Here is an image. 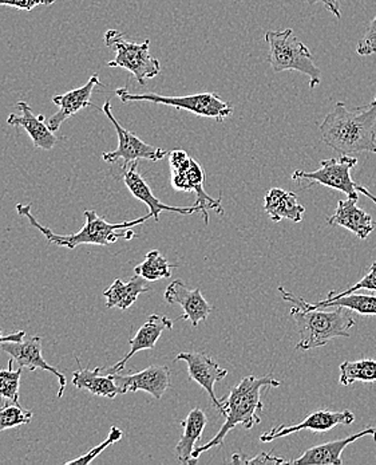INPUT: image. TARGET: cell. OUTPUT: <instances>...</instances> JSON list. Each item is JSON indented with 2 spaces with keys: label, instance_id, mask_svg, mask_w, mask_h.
I'll use <instances>...</instances> for the list:
<instances>
[{
  "label": "cell",
  "instance_id": "3",
  "mask_svg": "<svg viewBox=\"0 0 376 465\" xmlns=\"http://www.w3.org/2000/svg\"><path fill=\"white\" fill-rule=\"evenodd\" d=\"M282 382L272 376H264L257 379L255 376H246L240 383L229 389L227 399L221 400L224 405V422L217 435L210 440L207 444L198 445L193 452V458L198 461L203 453L215 447H221L227 435L235 430L237 425H243L246 430H252L261 422L259 413L263 411L264 404L261 401V391L266 388H279Z\"/></svg>",
  "mask_w": 376,
  "mask_h": 465
},
{
  "label": "cell",
  "instance_id": "29",
  "mask_svg": "<svg viewBox=\"0 0 376 465\" xmlns=\"http://www.w3.org/2000/svg\"><path fill=\"white\" fill-rule=\"evenodd\" d=\"M33 417V411L24 410L21 405L5 401V405L0 408V432L30 424Z\"/></svg>",
  "mask_w": 376,
  "mask_h": 465
},
{
  "label": "cell",
  "instance_id": "12",
  "mask_svg": "<svg viewBox=\"0 0 376 465\" xmlns=\"http://www.w3.org/2000/svg\"><path fill=\"white\" fill-rule=\"evenodd\" d=\"M2 351L14 358V361L18 363V368H27L31 371L41 369V371L54 374L59 381L58 397L61 399L63 396L64 389L67 386L66 376L44 361L43 356H42V338L39 335H34V337L22 341V342L2 343Z\"/></svg>",
  "mask_w": 376,
  "mask_h": 465
},
{
  "label": "cell",
  "instance_id": "32",
  "mask_svg": "<svg viewBox=\"0 0 376 465\" xmlns=\"http://www.w3.org/2000/svg\"><path fill=\"white\" fill-rule=\"evenodd\" d=\"M358 290H370V292H376V261L372 263L369 274L363 276L358 283L353 284V286H351L350 289L344 290V292H328L325 300H333V298L342 297V295L353 294V292H358Z\"/></svg>",
  "mask_w": 376,
  "mask_h": 465
},
{
  "label": "cell",
  "instance_id": "16",
  "mask_svg": "<svg viewBox=\"0 0 376 465\" xmlns=\"http://www.w3.org/2000/svg\"><path fill=\"white\" fill-rule=\"evenodd\" d=\"M97 87H103V84L101 83L98 74H92L82 87L53 97V103L59 106V110L50 117L49 123H47L49 128L55 134L64 121L69 120L70 117L77 114L78 112L87 108V106H92L90 100H92V92Z\"/></svg>",
  "mask_w": 376,
  "mask_h": 465
},
{
  "label": "cell",
  "instance_id": "21",
  "mask_svg": "<svg viewBox=\"0 0 376 465\" xmlns=\"http://www.w3.org/2000/svg\"><path fill=\"white\" fill-rule=\"evenodd\" d=\"M207 424V414L200 408L190 411L187 419L181 422L184 432H182L178 444L176 445V455L179 463L185 465L198 463L193 458V452L198 447V442H200Z\"/></svg>",
  "mask_w": 376,
  "mask_h": 465
},
{
  "label": "cell",
  "instance_id": "30",
  "mask_svg": "<svg viewBox=\"0 0 376 465\" xmlns=\"http://www.w3.org/2000/svg\"><path fill=\"white\" fill-rule=\"evenodd\" d=\"M123 433L120 428L111 427V433H109L108 439L103 440L101 444H98L97 447L92 448L90 452H87L86 455L81 456V458L72 459V460L66 461V465H87L92 463L95 458L101 455L106 448L111 447V445L116 444V442L120 441L122 439Z\"/></svg>",
  "mask_w": 376,
  "mask_h": 465
},
{
  "label": "cell",
  "instance_id": "17",
  "mask_svg": "<svg viewBox=\"0 0 376 465\" xmlns=\"http://www.w3.org/2000/svg\"><path fill=\"white\" fill-rule=\"evenodd\" d=\"M16 108L21 110L22 113L21 114L13 113V114L8 115V125L24 129L36 148L52 151L57 143V137H55L54 132L49 128V125L44 123L46 121L44 114H34L33 109L24 101H19L16 104Z\"/></svg>",
  "mask_w": 376,
  "mask_h": 465
},
{
  "label": "cell",
  "instance_id": "39",
  "mask_svg": "<svg viewBox=\"0 0 376 465\" xmlns=\"http://www.w3.org/2000/svg\"><path fill=\"white\" fill-rule=\"evenodd\" d=\"M55 2H57V0H43L42 5H54Z\"/></svg>",
  "mask_w": 376,
  "mask_h": 465
},
{
  "label": "cell",
  "instance_id": "9",
  "mask_svg": "<svg viewBox=\"0 0 376 465\" xmlns=\"http://www.w3.org/2000/svg\"><path fill=\"white\" fill-rule=\"evenodd\" d=\"M102 112L105 113L106 117L113 124L114 128L118 134V148L113 152H106L103 153V162L109 164H116L118 162H122V169L128 168L139 160H150V162H159L164 159L168 153L164 149L157 148V146L149 145L144 141L140 140L136 134L131 132L126 131L111 112V101H105L102 106Z\"/></svg>",
  "mask_w": 376,
  "mask_h": 465
},
{
  "label": "cell",
  "instance_id": "18",
  "mask_svg": "<svg viewBox=\"0 0 376 465\" xmlns=\"http://www.w3.org/2000/svg\"><path fill=\"white\" fill-rule=\"evenodd\" d=\"M364 436H372L376 440V428H366L355 435L348 436L346 439L335 440V441L325 442V444L316 445L305 450L299 459L291 461L294 465H342V453L348 445L353 444L356 440L364 438Z\"/></svg>",
  "mask_w": 376,
  "mask_h": 465
},
{
  "label": "cell",
  "instance_id": "24",
  "mask_svg": "<svg viewBox=\"0 0 376 465\" xmlns=\"http://www.w3.org/2000/svg\"><path fill=\"white\" fill-rule=\"evenodd\" d=\"M102 368L90 369L80 368V371L72 373V385L80 391H87L98 397H105V399H116L118 394H122L120 386L114 381L113 374L108 376H101Z\"/></svg>",
  "mask_w": 376,
  "mask_h": 465
},
{
  "label": "cell",
  "instance_id": "33",
  "mask_svg": "<svg viewBox=\"0 0 376 465\" xmlns=\"http://www.w3.org/2000/svg\"><path fill=\"white\" fill-rule=\"evenodd\" d=\"M356 53L361 56H370L376 54V15L367 28L363 38L356 46Z\"/></svg>",
  "mask_w": 376,
  "mask_h": 465
},
{
  "label": "cell",
  "instance_id": "34",
  "mask_svg": "<svg viewBox=\"0 0 376 465\" xmlns=\"http://www.w3.org/2000/svg\"><path fill=\"white\" fill-rule=\"evenodd\" d=\"M190 159H192V157L188 156V153L185 151H179V149H177V151L170 152V168H172V171L184 169L185 166L189 165Z\"/></svg>",
  "mask_w": 376,
  "mask_h": 465
},
{
  "label": "cell",
  "instance_id": "38",
  "mask_svg": "<svg viewBox=\"0 0 376 465\" xmlns=\"http://www.w3.org/2000/svg\"><path fill=\"white\" fill-rule=\"evenodd\" d=\"M358 192H359V193L364 194V196L369 197V199L372 200V202H374L375 204H376V196H375V194H372L371 192L367 190L366 187H363V185L359 184Z\"/></svg>",
  "mask_w": 376,
  "mask_h": 465
},
{
  "label": "cell",
  "instance_id": "22",
  "mask_svg": "<svg viewBox=\"0 0 376 465\" xmlns=\"http://www.w3.org/2000/svg\"><path fill=\"white\" fill-rule=\"evenodd\" d=\"M264 210L275 223L285 219L300 223L305 213V208L300 204L297 194L282 188H272L268 191L264 197Z\"/></svg>",
  "mask_w": 376,
  "mask_h": 465
},
{
  "label": "cell",
  "instance_id": "13",
  "mask_svg": "<svg viewBox=\"0 0 376 465\" xmlns=\"http://www.w3.org/2000/svg\"><path fill=\"white\" fill-rule=\"evenodd\" d=\"M165 301L170 304H178L184 310L179 321H190L193 328L207 321L212 312V306L205 300L200 289L190 290L181 279H176L165 290Z\"/></svg>",
  "mask_w": 376,
  "mask_h": 465
},
{
  "label": "cell",
  "instance_id": "25",
  "mask_svg": "<svg viewBox=\"0 0 376 465\" xmlns=\"http://www.w3.org/2000/svg\"><path fill=\"white\" fill-rule=\"evenodd\" d=\"M313 309H330V307H344L352 312L361 315H376V295L350 294L333 300L320 301L318 303H310Z\"/></svg>",
  "mask_w": 376,
  "mask_h": 465
},
{
  "label": "cell",
  "instance_id": "5",
  "mask_svg": "<svg viewBox=\"0 0 376 465\" xmlns=\"http://www.w3.org/2000/svg\"><path fill=\"white\" fill-rule=\"evenodd\" d=\"M269 47L268 61L275 73L300 72L310 78L311 89H315L322 81V70L313 62V53L294 35L292 28L282 31H268L264 36Z\"/></svg>",
  "mask_w": 376,
  "mask_h": 465
},
{
  "label": "cell",
  "instance_id": "37",
  "mask_svg": "<svg viewBox=\"0 0 376 465\" xmlns=\"http://www.w3.org/2000/svg\"><path fill=\"white\" fill-rule=\"evenodd\" d=\"M26 337V332L22 331L13 332V334L3 335V330L0 329V345L5 342H22Z\"/></svg>",
  "mask_w": 376,
  "mask_h": 465
},
{
  "label": "cell",
  "instance_id": "8",
  "mask_svg": "<svg viewBox=\"0 0 376 465\" xmlns=\"http://www.w3.org/2000/svg\"><path fill=\"white\" fill-rule=\"evenodd\" d=\"M358 164V159L348 154H341V157H333L330 160L320 162V168L313 172L294 171L292 173L294 182L310 180L307 187L320 184L323 187L343 192L351 199H359L358 183L351 177V169Z\"/></svg>",
  "mask_w": 376,
  "mask_h": 465
},
{
  "label": "cell",
  "instance_id": "26",
  "mask_svg": "<svg viewBox=\"0 0 376 465\" xmlns=\"http://www.w3.org/2000/svg\"><path fill=\"white\" fill-rule=\"evenodd\" d=\"M176 267L177 264H170L159 251L153 250L146 253L144 262L134 269V272L148 282H157L159 279L170 278L172 270Z\"/></svg>",
  "mask_w": 376,
  "mask_h": 465
},
{
  "label": "cell",
  "instance_id": "31",
  "mask_svg": "<svg viewBox=\"0 0 376 465\" xmlns=\"http://www.w3.org/2000/svg\"><path fill=\"white\" fill-rule=\"evenodd\" d=\"M232 464L237 465H261V464H291V461L284 460L280 456L274 455L272 452H263L255 458L244 455V453H235L231 459Z\"/></svg>",
  "mask_w": 376,
  "mask_h": 465
},
{
  "label": "cell",
  "instance_id": "14",
  "mask_svg": "<svg viewBox=\"0 0 376 465\" xmlns=\"http://www.w3.org/2000/svg\"><path fill=\"white\" fill-rule=\"evenodd\" d=\"M113 376L122 394L141 391L150 394L156 400H161L165 391L170 388V369L168 366L153 365L139 373L128 374V376H118L114 373Z\"/></svg>",
  "mask_w": 376,
  "mask_h": 465
},
{
  "label": "cell",
  "instance_id": "4",
  "mask_svg": "<svg viewBox=\"0 0 376 465\" xmlns=\"http://www.w3.org/2000/svg\"><path fill=\"white\" fill-rule=\"evenodd\" d=\"M16 213L21 216H24L31 225L42 235L46 238L47 243L54 244L58 247H66L69 250L83 246V244H92V246H109V244L116 243L120 239L123 241H131L136 236L134 227L144 224L146 220L153 218L150 213L142 218L130 220V222L121 223V224H111L105 218H101L95 211L87 210L83 213L86 218V224L82 230L72 235H58L53 232L50 228L42 225L35 216L31 213V205H16Z\"/></svg>",
  "mask_w": 376,
  "mask_h": 465
},
{
  "label": "cell",
  "instance_id": "15",
  "mask_svg": "<svg viewBox=\"0 0 376 465\" xmlns=\"http://www.w3.org/2000/svg\"><path fill=\"white\" fill-rule=\"evenodd\" d=\"M122 172L123 183H125L128 190L130 191V193L137 200L145 203L146 207L149 208V213L153 215V219L156 222H159V213H164V211L179 213V215H192V213H201V208L198 204L192 205V207H172V205L164 204V203L159 202L154 196L144 177L137 171V163L128 166L126 169H122Z\"/></svg>",
  "mask_w": 376,
  "mask_h": 465
},
{
  "label": "cell",
  "instance_id": "10",
  "mask_svg": "<svg viewBox=\"0 0 376 465\" xmlns=\"http://www.w3.org/2000/svg\"><path fill=\"white\" fill-rule=\"evenodd\" d=\"M355 421V414L351 411H333L328 410L315 411L305 417L302 422L294 425H277L271 430H266L260 438L261 442H272L275 440L287 438L303 430L313 432H327L338 425H350Z\"/></svg>",
  "mask_w": 376,
  "mask_h": 465
},
{
  "label": "cell",
  "instance_id": "19",
  "mask_svg": "<svg viewBox=\"0 0 376 465\" xmlns=\"http://www.w3.org/2000/svg\"><path fill=\"white\" fill-rule=\"evenodd\" d=\"M173 329V321L169 318L164 317V315H150L144 325L140 328L139 331L136 332L133 338L129 341L130 345V351L126 354L122 360L118 361L116 365L111 369V373H118V371L125 369L126 363L129 362L131 357L136 356L140 351H151L156 346L157 341L161 337L162 332L165 330Z\"/></svg>",
  "mask_w": 376,
  "mask_h": 465
},
{
  "label": "cell",
  "instance_id": "27",
  "mask_svg": "<svg viewBox=\"0 0 376 465\" xmlns=\"http://www.w3.org/2000/svg\"><path fill=\"white\" fill-rule=\"evenodd\" d=\"M341 377L339 382L344 386H350L353 382H376V361L359 360L346 361L341 365Z\"/></svg>",
  "mask_w": 376,
  "mask_h": 465
},
{
  "label": "cell",
  "instance_id": "35",
  "mask_svg": "<svg viewBox=\"0 0 376 465\" xmlns=\"http://www.w3.org/2000/svg\"><path fill=\"white\" fill-rule=\"evenodd\" d=\"M43 0H0V5L19 8V10L31 11L42 5Z\"/></svg>",
  "mask_w": 376,
  "mask_h": 465
},
{
  "label": "cell",
  "instance_id": "20",
  "mask_svg": "<svg viewBox=\"0 0 376 465\" xmlns=\"http://www.w3.org/2000/svg\"><path fill=\"white\" fill-rule=\"evenodd\" d=\"M330 225H339L351 231L361 241L369 238L374 231L371 216L358 207V199L339 200L335 213L327 219Z\"/></svg>",
  "mask_w": 376,
  "mask_h": 465
},
{
  "label": "cell",
  "instance_id": "28",
  "mask_svg": "<svg viewBox=\"0 0 376 465\" xmlns=\"http://www.w3.org/2000/svg\"><path fill=\"white\" fill-rule=\"evenodd\" d=\"M14 362H15L14 358H10L7 369L0 371V399L19 405V391H21V377L24 368L14 371Z\"/></svg>",
  "mask_w": 376,
  "mask_h": 465
},
{
  "label": "cell",
  "instance_id": "36",
  "mask_svg": "<svg viewBox=\"0 0 376 465\" xmlns=\"http://www.w3.org/2000/svg\"><path fill=\"white\" fill-rule=\"evenodd\" d=\"M308 5H316V3H323L325 5L330 13H333V15H335L336 18H342V11L341 5H339V0H305Z\"/></svg>",
  "mask_w": 376,
  "mask_h": 465
},
{
  "label": "cell",
  "instance_id": "1",
  "mask_svg": "<svg viewBox=\"0 0 376 465\" xmlns=\"http://www.w3.org/2000/svg\"><path fill=\"white\" fill-rule=\"evenodd\" d=\"M325 145L341 154H376V95L366 106L350 110L338 103L320 125Z\"/></svg>",
  "mask_w": 376,
  "mask_h": 465
},
{
  "label": "cell",
  "instance_id": "11",
  "mask_svg": "<svg viewBox=\"0 0 376 465\" xmlns=\"http://www.w3.org/2000/svg\"><path fill=\"white\" fill-rule=\"evenodd\" d=\"M174 361L176 362H178V361L187 362L189 379L198 382L207 391V396L212 400L213 407L220 411L221 416H224L226 411H224L223 401L216 397L215 385L228 376V371L221 368L217 362H215L207 354L198 353V351L179 353L178 356L174 358Z\"/></svg>",
  "mask_w": 376,
  "mask_h": 465
},
{
  "label": "cell",
  "instance_id": "6",
  "mask_svg": "<svg viewBox=\"0 0 376 465\" xmlns=\"http://www.w3.org/2000/svg\"><path fill=\"white\" fill-rule=\"evenodd\" d=\"M105 44L116 52V58L109 62L108 66L128 70L142 86L161 72L159 59L150 54L149 39L142 44H136L125 39L121 31L109 30L105 34Z\"/></svg>",
  "mask_w": 376,
  "mask_h": 465
},
{
  "label": "cell",
  "instance_id": "2",
  "mask_svg": "<svg viewBox=\"0 0 376 465\" xmlns=\"http://www.w3.org/2000/svg\"><path fill=\"white\" fill-rule=\"evenodd\" d=\"M280 294L283 300L292 304L291 315L296 323L300 341L297 342V351H311L322 348L335 338L350 337V330L356 325L355 320L344 307H335L333 312L327 309H313L302 298L296 297L294 292H287L285 287L280 286Z\"/></svg>",
  "mask_w": 376,
  "mask_h": 465
},
{
  "label": "cell",
  "instance_id": "23",
  "mask_svg": "<svg viewBox=\"0 0 376 465\" xmlns=\"http://www.w3.org/2000/svg\"><path fill=\"white\" fill-rule=\"evenodd\" d=\"M149 292L150 287L148 286V281L142 276L136 275L129 282L116 279L114 283L103 292V297L106 298L108 309L126 310L136 303L140 295Z\"/></svg>",
  "mask_w": 376,
  "mask_h": 465
},
{
  "label": "cell",
  "instance_id": "7",
  "mask_svg": "<svg viewBox=\"0 0 376 465\" xmlns=\"http://www.w3.org/2000/svg\"><path fill=\"white\" fill-rule=\"evenodd\" d=\"M116 94L122 103H145L161 104V105L173 106L176 109L187 110L200 117L215 118L218 123H223L226 118L231 117L232 105L221 100L216 93H200V94L182 95V97H167V95L156 94V93H145V94H131L126 87H120Z\"/></svg>",
  "mask_w": 376,
  "mask_h": 465
}]
</instances>
